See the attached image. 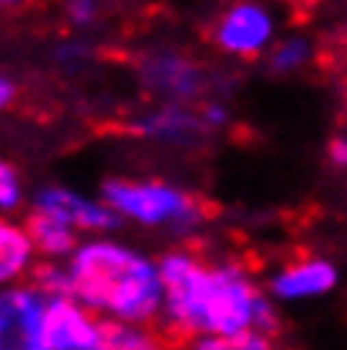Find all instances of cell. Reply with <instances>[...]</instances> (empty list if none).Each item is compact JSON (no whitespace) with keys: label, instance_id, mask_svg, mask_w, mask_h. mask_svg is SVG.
<instances>
[{"label":"cell","instance_id":"obj_1","mask_svg":"<svg viewBox=\"0 0 347 350\" xmlns=\"http://www.w3.org/2000/svg\"><path fill=\"white\" fill-rule=\"evenodd\" d=\"M159 280L169 323L192 337L273 330V313L263 293L236 266H206L189 253H169L159 262Z\"/></svg>","mask_w":347,"mask_h":350},{"label":"cell","instance_id":"obj_2","mask_svg":"<svg viewBox=\"0 0 347 350\" xmlns=\"http://www.w3.org/2000/svg\"><path fill=\"white\" fill-rule=\"evenodd\" d=\"M71 297L88 310H105L125 323H142L162 306L159 266L118 243L78 246L68 266Z\"/></svg>","mask_w":347,"mask_h":350},{"label":"cell","instance_id":"obj_3","mask_svg":"<svg viewBox=\"0 0 347 350\" xmlns=\"http://www.w3.org/2000/svg\"><path fill=\"white\" fill-rule=\"evenodd\" d=\"M105 202L118 213L142 226H175L189 229L203 219V206L179 192L166 182H129V178H108L101 185Z\"/></svg>","mask_w":347,"mask_h":350},{"label":"cell","instance_id":"obj_4","mask_svg":"<svg viewBox=\"0 0 347 350\" xmlns=\"http://www.w3.org/2000/svg\"><path fill=\"white\" fill-rule=\"evenodd\" d=\"M273 31H277V21L263 3L236 0L219 14L216 27H213V41L219 51H226L233 57H257L270 47Z\"/></svg>","mask_w":347,"mask_h":350},{"label":"cell","instance_id":"obj_5","mask_svg":"<svg viewBox=\"0 0 347 350\" xmlns=\"http://www.w3.org/2000/svg\"><path fill=\"white\" fill-rule=\"evenodd\" d=\"M138 78L152 94L169 98L172 105H185V101L199 98L206 88V75L199 71V64H192L189 57H182L175 51L145 54L138 64Z\"/></svg>","mask_w":347,"mask_h":350},{"label":"cell","instance_id":"obj_6","mask_svg":"<svg viewBox=\"0 0 347 350\" xmlns=\"http://www.w3.org/2000/svg\"><path fill=\"white\" fill-rule=\"evenodd\" d=\"M98 323L85 304L75 297H54L44 306L41 347L38 350H94L98 347Z\"/></svg>","mask_w":347,"mask_h":350},{"label":"cell","instance_id":"obj_7","mask_svg":"<svg viewBox=\"0 0 347 350\" xmlns=\"http://www.w3.org/2000/svg\"><path fill=\"white\" fill-rule=\"evenodd\" d=\"M3 320H0V350H38L47 297L34 286H17L3 293Z\"/></svg>","mask_w":347,"mask_h":350},{"label":"cell","instance_id":"obj_8","mask_svg":"<svg viewBox=\"0 0 347 350\" xmlns=\"http://www.w3.org/2000/svg\"><path fill=\"white\" fill-rule=\"evenodd\" d=\"M38 209L57 216L75 229H115L118 226V213L108 202H91V199L71 192V189H61V185L38 192Z\"/></svg>","mask_w":347,"mask_h":350},{"label":"cell","instance_id":"obj_9","mask_svg":"<svg viewBox=\"0 0 347 350\" xmlns=\"http://www.w3.org/2000/svg\"><path fill=\"white\" fill-rule=\"evenodd\" d=\"M213 129L206 122V115L199 111H189L185 105H166L152 115H145L135 131L145 135V138H155V142H166V145H199L206 138V131Z\"/></svg>","mask_w":347,"mask_h":350},{"label":"cell","instance_id":"obj_10","mask_svg":"<svg viewBox=\"0 0 347 350\" xmlns=\"http://www.w3.org/2000/svg\"><path fill=\"white\" fill-rule=\"evenodd\" d=\"M334 283H337V269L327 260H304L280 269L270 286L280 300H310L334 290Z\"/></svg>","mask_w":347,"mask_h":350},{"label":"cell","instance_id":"obj_11","mask_svg":"<svg viewBox=\"0 0 347 350\" xmlns=\"http://www.w3.org/2000/svg\"><path fill=\"white\" fill-rule=\"evenodd\" d=\"M27 236L34 239V250H41L44 256H68V253H78V239H75V226L61 222L57 216L51 213H41L34 209L27 222H24Z\"/></svg>","mask_w":347,"mask_h":350},{"label":"cell","instance_id":"obj_12","mask_svg":"<svg viewBox=\"0 0 347 350\" xmlns=\"http://www.w3.org/2000/svg\"><path fill=\"white\" fill-rule=\"evenodd\" d=\"M34 256V239L27 236L24 226L3 222L0 226V276L14 280L27 269V262Z\"/></svg>","mask_w":347,"mask_h":350},{"label":"cell","instance_id":"obj_13","mask_svg":"<svg viewBox=\"0 0 347 350\" xmlns=\"http://www.w3.org/2000/svg\"><path fill=\"white\" fill-rule=\"evenodd\" d=\"M94 350H166L159 337L138 330L125 320H101L98 323V347Z\"/></svg>","mask_w":347,"mask_h":350},{"label":"cell","instance_id":"obj_14","mask_svg":"<svg viewBox=\"0 0 347 350\" xmlns=\"http://www.w3.org/2000/svg\"><path fill=\"white\" fill-rule=\"evenodd\" d=\"M189 350H277L270 334L263 330H246L236 337H196Z\"/></svg>","mask_w":347,"mask_h":350},{"label":"cell","instance_id":"obj_15","mask_svg":"<svg viewBox=\"0 0 347 350\" xmlns=\"http://www.w3.org/2000/svg\"><path fill=\"white\" fill-rule=\"evenodd\" d=\"M310 54H313L310 41H304V38H287V41H280L270 51V71L273 75H290V71L304 68L307 61H310Z\"/></svg>","mask_w":347,"mask_h":350},{"label":"cell","instance_id":"obj_16","mask_svg":"<svg viewBox=\"0 0 347 350\" xmlns=\"http://www.w3.org/2000/svg\"><path fill=\"white\" fill-rule=\"evenodd\" d=\"M101 14V0H64V17L71 27H94Z\"/></svg>","mask_w":347,"mask_h":350},{"label":"cell","instance_id":"obj_17","mask_svg":"<svg viewBox=\"0 0 347 350\" xmlns=\"http://www.w3.org/2000/svg\"><path fill=\"white\" fill-rule=\"evenodd\" d=\"M17 202H21V178H17V172L10 165H3L0 169V206L14 209Z\"/></svg>","mask_w":347,"mask_h":350},{"label":"cell","instance_id":"obj_18","mask_svg":"<svg viewBox=\"0 0 347 350\" xmlns=\"http://www.w3.org/2000/svg\"><path fill=\"white\" fill-rule=\"evenodd\" d=\"M85 54H88V47L85 44H78V41L61 44V47H57V61H61V64H78Z\"/></svg>","mask_w":347,"mask_h":350},{"label":"cell","instance_id":"obj_19","mask_svg":"<svg viewBox=\"0 0 347 350\" xmlns=\"http://www.w3.org/2000/svg\"><path fill=\"white\" fill-rule=\"evenodd\" d=\"M331 159H334L337 165H344L347 169V135H341V138H334V142H331Z\"/></svg>","mask_w":347,"mask_h":350},{"label":"cell","instance_id":"obj_20","mask_svg":"<svg viewBox=\"0 0 347 350\" xmlns=\"http://www.w3.org/2000/svg\"><path fill=\"white\" fill-rule=\"evenodd\" d=\"M0 101H3V105L14 101V85H10V78H3V85H0Z\"/></svg>","mask_w":347,"mask_h":350},{"label":"cell","instance_id":"obj_21","mask_svg":"<svg viewBox=\"0 0 347 350\" xmlns=\"http://www.w3.org/2000/svg\"><path fill=\"white\" fill-rule=\"evenodd\" d=\"M27 0H3V7H24Z\"/></svg>","mask_w":347,"mask_h":350}]
</instances>
